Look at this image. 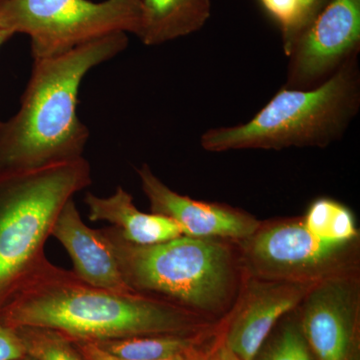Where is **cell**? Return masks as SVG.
<instances>
[{"label": "cell", "mask_w": 360, "mask_h": 360, "mask_svg": "<svg viewBox=\"0 0 360 360\" xmlns=\"http://www.w3.org/2000/svg\"><path fill=\"white\" fill-rule=\"evenodd\" d=\"M0 323L13 329H51L84 341L214 328V322L172 303L96 288L46 257L2 303Z\"/></svg>", "instance_id": "obj_1"}, {"label": "cell", "mask_w": 360, "mask_h": 360, "mask_svg": "<svg viewBox=\"0 0 360 360\" xmlns=\"http://www.w3.org/2000/svg\"><path fill=\"white\" fill-rule=\"evenodd\" d=\"M127 44V33H112L34 60L20 110L0 125V174L84 158L89 130L77 115L80 84Z\"/></svg>", "instance_id": "obj_2"}, {"label": "cell", "mask_w": 360, "mask_h": 360, "mask_svg": "<svg viewBox=\"0 0 360 360\" xmlns=\"http://www.w3.org/2000/svg\"><path fill=\"white\" fill-rule=\"evenodd\" d=\"M125 283L208 321L227 316L245 283L236 243L180 236L165 243L137 245L115 226L101 229Z\"/></svg>", "instance_id": "obj_3"}, {"label": "cell", "mask_w": 360, "mask_h": 360, "mask_svg": "<svg viewBox=\"0 0 360 360\" xmlns=\"http://www.w3.org/2000/svg\"><path fill=\"white\" fill-rule=\"evenodd\" d=\"M357 56L345 61L319 86L283 89L250 122L207 130L200 144L210 153L239 149L326 148L338 141L360 105Z\"/></svg>", "instance_id": "obj_4"}, {"label": "cell", "mask_w": 360, "mask_h": 360, "mask_svg": "<svg viewBox=\"0 0 360 360\" xmlns=\"http://www.w3.org/2000/svg\"><path fill=\"white\" fill-rule=\"evenodd\" d=\"M91 184L84 158L0 174V307L45 258L66 203Z\"/></svg>", "instance_id": "obj_5"}, {"label": "cell", "mask_w": 360, "mask_h": 360, "mask_svg": "<svg viewBox=\"0 0 360 360\" xmlns=\"http://www.w3.org/2000/svg\"><path fill=\"white\" fill-rule=\"evenodd\" d=\"M141 0H2L0 26L32 39L33 60L53 58L117 32L136 35Z\"/></svg>", "instance_id": "obj_6"}, {"label": "cell", "mask_w": 360, "mask_h": 360, "mask_svg": "<svg viewBox=\"0 0 360 360\" xmlns=\"http://www.w3.org/2000/svg\"><path fill=\"white\" fill-rule=\"evenodd\" d=\"M245 276L286 283H317L356 271L359 239L326 243L315 238L302 219L264 224L236 243Z\"/></svg>", "instance_id": "obj_7"}, {"label": "cell", "mask_w": 360, "mask_h": 360, "mask_svg": "<svg viewBox=\"0 0 360 360\" xmlns=\"http://www.w3.org/2000/svg\"><path fill=\"white\" fill-rule=\"evenodd\" d=\"M356 272L315 283L300 303V324L315 360H359L360 286Z\"/></svg>", "instance_id": "obj_8"}, {"label": "cell", "mask_w": 360, "mask_h": 360, "mask_svg": "<svg viewBox=\"0 0 360 360\" xmlns=\"http://www.w3.org/2000/svg\"><path fill=\"white\" fill-rule=\"evenodd\" d=\"M359 44L360 0H329L291 47L285 87L312 86L357 56Z\"/></svg>", "instance_id": "obj_9"}, {"label": "cell", "mask_w": 360, "mask_h": 360, "mask_svg": "<svg viewBox=\"0 0 360 360\" xmlns=\"http://www.w3.org/2000/svg\"><path fill=\"white\" fill-rule=\"evenodd\" d=\"M314 284L245 276L238 300L227 315L221 335L225 345L241 360H255L277 322L298 309Z\"/></svg>", "instance_id": "obj_10"}, {"label": "cell", "mask_w": 360, "mask_h": 360, "mask_svg": "<svg viewBox=\"0 0 360 360\" xmlns=\"http://www.w3.org/2000/svg\"><path fill=\"white\" fill-rule=\"evenodd\" d=\"M150 212L179 225L184 236L193 238L243 240L257 231L262 221L231 206L194 200L172 191L148 165L137 169Z\"/></svg>", "instance_id": "obj_11"}, {"label": "cell", "mask_w": 360, "mask_h": 360, "mask_svg": "<svg viewBox=\"0 0 360 360\" xmlns=\"http://www.w3.org/2000/svg\"><path fill=\"white\" fill-rule=\"evenodd\" d=\"M51 236L68 251L72 271L85 283L115 292L137 293L125 283L101 229H90L82 221L75 200L68 201L59 213Z\"/></svg>", "instance_id": "obj_12"}, {"label": "cell", "mask_w": 360, "mask_h": 360, "mask_svg": "<svg viewBox=\"0 0 360 360\" xmlns=\"http://www.w3.org/2000/svg\"><path fill=\"white\" fill-rule=\"evenodd\" d=\"M91 221L110 222L125 240L137 245L165 243L184 236L181 229L167 217L144 213L135 206L134 198L122 186L108 198L87 193L84 198Z\"/></svg>", "instance_id": "obj_13"}, {"label": "cell", "mask_w": 360, "mask_h": 360, "mask_svg": "<svg viewBox=\"0 0 360 360\" xmlns=\"http://www.w3.org/2000/svg\"><path fill=\"white\" fill-rule=\"evenodd\" d=\"M210 13V0H141L136 35L149 46L165 44L200 30Z\"/></svg>", "instance_id": "obj_14"}, {"label": "cell", "mask_w": 360, "mask_h": 360, "mask_svg": "<svg viewBox=\"0 0 360 360\" xmlns=\"http://www.w3.org/2000/svg\"><path fill=\"white\" fill-rule=\"evenodd\" d=\"M214 328L198 333H165L90 341L120 360H167L191 356L213 335Z\"/></svg>", "instance_id": "obj_15"}, {"label": "cell", "mask_w": 360, "mask_h": 360, "mask_svg": "<svg viewBox=\"0 0 360 360\" xmlns=\"http://www.w3.org/2000/svg\"><path fill=\"white\" fill-rule=\"evenodd\" d=\"M302 221L312 236L326 243H349L359 239L352 212L347 206L329 198L315 200Z\"/></svg>", "instance_id": "obj_16"}, {"label": "cell", "mask_w": 360, "mask_h": 360, "mask_svg": "<svg viewBox=\"0 0 360 360\" xmlns=\"http://www.w3.org/2000/svg\"><path fill=\"white\" fill-rule=\"evenodd\" d=\"M255 360H315L305 340L300 321L288 319L270 335Z\"/></svg>", "instance_id": "obj_17"}, {"label": "cell", "mask_w": 360, "mask_h": 360, "mask_svg": "<svg viewBox=\"0 0 360 360\" xmlns=\"http://www.w3.org/2000/svg\"><path fill=\"white\" fill-rule=\"evenodd\" d=\"M26 348L35 360H86L70 338L51 329L16 328Z\"/></svg>", "instance_id": "obj_18"}, {"label": "cell", "mask_w": 360, "mask_h": 360, "mask_svg": "<svg viewBox=\"0 0 360 360\" xmlns=\"http://www.w3.org/2000/svg\"><path fill=\"white\" fill-rule=\"evenodd\" d=\"M262 6L281 26L283 49L290 53L298 32L300 16V0H259Z\"/></svg>", "instance_id": "obj_19"}, {"label": "cell", "mask_w": 360, "mask_h": 360, "mask_svg": "<svg viewBox=\"0 0 360 360\" xmlns=\"http://www.w3.org/2000/svg\"><path fill=\"white\" fill-rule=\"evenodd\" d=\"M27 355L22 338L16 329L0 323V360H14Z\"/></svg>", "instance_id": "obj_20"}, {"label": "cell", "mask_w": 360, "mask_h": 360, "mask_svg": "<svg viewBox=\"0 0 360 360\" xmlns=\"http://www.w3.org/2000/svg\"><path fill=\"white\" fill-rule=\"evenodd\" d=\"M328 1L329 0H300V22H298L297 37L314 20V18L319 15Z\"/></svg>", "instance_id": "obj_21"}, {"label": "cell", "mask_w": 360, "mask_h": 360, "mask_svg": "<svg viewBox=\"0 0 360 360\" xmlns=\"http://www.w3.org/2000/svg\"><path fill=\"white\" fill-rule=\"evenodd\" d=\"M72 342L75 343L80 354L86 360H120L106 354L90 341L72 340ZM167 360H191V356L176 357V359Z\"/></svg>", "instance_id": "obj_22"}, {"label": "cell", "mask_w": 360, "mask_h": 360, "mask_svg": "<svg viewBox=\"0 0 360 360\" xmlns=\"http://www.w3.org/2000/svg\"><path fill=\"white\" fill-rule=\"evenodd\" d=\"M13 37V33L8 32V30H4V27L0 26V47L1 45L6 42L7 40L11 39ZM0 125H1V122H0Z\"/></svg>", "instance_id": "obj_23"}, {"label": "cell", "mask_w": 360, "mask_h": 360, "mask_svg": "<svg viewBox=\"0 0 360 360\" xmlns=\"http://www.w3.org/2000/svg\"><path fill=\"white\" fill-rule=\"evenodd\" d=\"M14 360H35V359H33L32 356H30V355H26V356H25V357H21V359H14Z\"/></svg>", "instance_id": "obj_24"}, {"label": "cell", "mask_w": 360, "mask_h": 360, "mask_svg": "<svg viewBox=\"0 0 360 360\" xmlns=\"http://www.w3.org/2000/svg\"><path fill=\"white\" fill-rule=\"evenodd\" d=\"M1 1H2V0H0V2H1Z\"/></svg>", "instance_id": "obj_25"}]
</instances>
